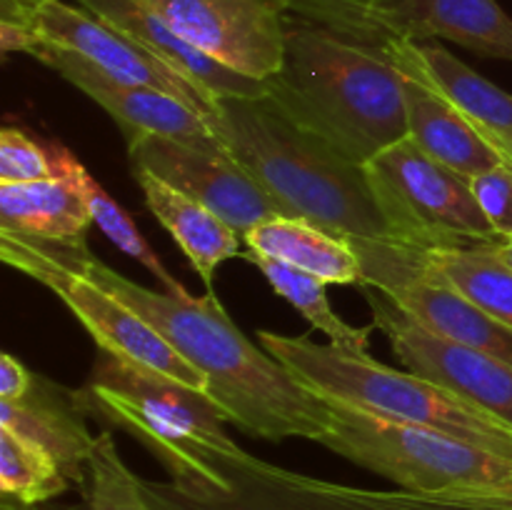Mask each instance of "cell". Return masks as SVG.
Returning a JSON list of instances; mask_svg holds the SVG:
<instances>
[{
    "mask_svg": "<svg viewBox=\"0 0 512 510\" xmlns=\"http://www.w3.org/2000/svg\"><path fill=\"white\" fill-rule=\"evenodd\" d=\"M55 250L158 330L203 375L208 398L235 428L273 443L325 438L333 420L328 400L300 383L263 345L258 348L230 320L213 290L200 298L150 290L115 273L88 248L55 245Z\"/></svg>",
    "mask_w": 512,
    "mask_h": 510,
    "instance_id": "1",
    "label": "cell"
},
{
    "mask_svg": "<svg viewBox=\"0 0 512 510\" xmlns=\"http://www.w3.org/2000/svg\"><path fill=\"white\" fill-rule=\"evenodd\" d=\"M208 123L285 215L348 240L400 243L365 165L293 123L268 95L215 100Z\"/></svg>",
    "mask_w": 512,
    "mask_h": 510,
    "instance_id": "2",
    "label": "cell"
},
{
    "mask_svg": "<svg viewBox=\"0 0 512 510\" xmlns=\"http://www.w3.org/2000/svg\"><path fill=\"white\" fill-rule=\"evenodd\" d=\"M268 98L300 128L365 165L408 138L405 75L378 48L290 13L283 68Z\"/></svg>",
    "mask_w": 512,
    "mask_h": 510,
    "instance_id": "3",
    "label": "cell"
},
{
    "mask_svg": "<svg viewBox=\"0 0 512 510\" xmlns=\"http://www.w3.org/2000/svg\"><path fill=\"white\" fill-rule=\"evenodd\" d=\"M75 398L88 418L143 443L185 498L230 493V473L250 455L225 433L228 420L208 393L130 358L100 350Z\"/></svg>",
    "mask_w": 512,
    "mask_h": 510,
    "instance_id": "4",
    "label": "cell"
},
{
    "mask_svg": "<svg viewBox=\"0 0 512 510\" xmlns=\"http://www.w3.org/2000/svg\"><path fill=\"white\" fill-rule=\"evenodd\" d=\"M260 345L325 400L395 423L425 425L512 460V425L465 403L450 390L378 363L368 350L315 343L308 335L260 330Z\"/></svg>",
    "mask_w": 512,
    "mask_h": 510,
    "instance_id": "5",
    "label": "cell"
},
{
    "mask_svg": "<svg viewBox=\"0 0 512 510\" xmlns=\"http://www.w3.org/2000/svg\"><path fill=\"white\" fill-rule=\"evenodd\" d=\"M330 403L320 445L340 458L418 493H512V460L488 448L413 423L375 418Z\"/></svg>",
    "mask_w": 512,
    "mask_h": 510,
    "instance_id": "6",
    "label": "cell"
},
{
    "mask_svg": "<svg viewBox=\"0 0 512 510\" xmlns=\"http://www.w3.org/2000/svg\"><path fill=\"white\" fill-rule=\"evenodd\" d=\"M155 510H512V493L375 490L295 473L248 455L230 473V493L185 498L170 483L143 480Z\"/></svg>",
    "mask_w": 512,
    "mask_h": 510,
    "instance_id": "7",
    "label": "cell"
},
{
    "mask_svg": "<svg viewBox=\"0 0 512 510\" xmlns=\"http://www.w3.org/2000/svg\"><path fill=\"white\" fill-rule=\"evenodd\" d=\"M0 258L5 265L58 295L70 313L93 335L98 350L130 358L163 375L180 380L188 388L208 393L203 375L175 353L173 345L155 328H150L138 313L115 298L93 275L65 263L53 243L18 233L0 225Z\"/></svg>",
    "mask_w": 512,
    "mask_h": 510,
    "instance_id": "8",
    "label": "cell"
},
{
    "mask_svg": "<svg viewBox=\"0 0 512 510\" xmlns=\"http://www.w3.org/2000/svg\"><path fill=\"white\" fill-rule=\"evenodd\" d=\"M290 13L350 40H450L485 58L512 60V18L495 0H288Z\"/></svg>",
    "mask_w": 512,
    "mask_h": 510,
    "instance_id": "9",
    "label": "cell"
},
{
    "mask_svg": "<svg viewBox=\"0 0 512 510\" xmlns=\"http://www.w3.org/2000/svg\"><path fill=\"white\" fill-rule=\"evenodd\" d=\"M365 170L400 243L450 248L500 240L475 200L470 180L425 155L410 138L380 150Z\"/></svg>",
    "mask_w": 512,
    "mask_h": 510,
    "instance_id": "10",
    "label": "cell"
},
{
    "mask_svg": "<svg viewBox=\"0 0 512 510\" xmlns=\"http://www.w3.org/2000/svg\"><path fill=\"white\" fill-rule=\"evenodd\" d=\"M350 245L365 268L363 288L388 295L430 333L485 350L512 365V330L425 268L420 248L390 240H350Z\"/></svg>",
    "mask_w": 512,
    "mask_h": 510,
    "instance_id": "11",
    "label": "cell"
},
{
    "mask_svg": "<svg viewBox=\"0 0 512 510\" xmlns=\"http://www.w3.org/2000/svg\"><path fill=\"white\" fill-rule=\"evenodd\" d=\"M180 38L235 73L268 80L283 68L288 0H143Z\"/></svg>",
    "mask_w": 512,
    "mask_h": 510,
    "instance_id": "12",
    "label": "cell"
},
{
    "mask_svg": "<svg viewBox=\"0 0 512 510\" xmlns=\"http://www.w3.org/2000/svg\"><path fill=\"white\" fill-rule=\"evenodd\" d=\"M373 325L383 330L405 370L450 390L465 403L512 425V365L485 350L455 343L400 310L375 288H363Z\"/></svg>",
    "mask_w": 512,
    "mask_h": 510,
    "instance_id": "13",
    "label": "cell"
},
{
    "mask_svg": "<svg viewBox=\"0 0 512 510\" xmlns=\"http://www.w3.org/2000/svg\"><path fill=\"white\" fill-rule=\"evenodd\" d=\"M130 168H143L208 205L243 238L255 225L285 215L268 190L228 153L148 135L128 145Z\"/></svg>",
    "mask_w": 512,
    "mask_h": 510,
    "instance_id": "14",
    "label": "cell"
},
{
    "mask_svg": "<svg viewBox=\"0 0 512 510\" xmlns=\"http://www.w3.org/2000/svg\"><path fill=\"white\" fill-rule=\"evenodd\" d=\"M30 55L98 103L118 123L125 145L148 135H160L195 148L223 150V143L210 128L208 115L165 90L113 78L80 55L53 45H35Z\"/></svg>",
    "mask_w": 512,
    "mask_h": 510,
    "instance_id": "15",
    "label": "cell"
},
{
    "mask_svg": "<svg viewBox=\"0 0 512 510\" xmlns=\"http://www.w3.org/2000/svg\"><path fill=\"white\" fill-rule=\"evenodd\" d=\"M30 28H33L35 45L70 50L113 78L165 90L205 115L213 108L208 98L183 75L73 0H43L35 8Z\"/></svg>",
    "mask_w": 512,
    "mask_h": 510,
    "instance_id": "16",
    "label": "cell"
},
{
    "mask_svg": "<svg viewBox=\"0 0 512 510\" xmlns=\"http://www.w3.org/2000/svg\"><path fill=\"white\" fill-rule=\"evenodd\" d=\"M73 3L83 5L85 10L135 40L150 55L170 65L175 73L193 83L208 98L210 105H215V100L220 98H263L268 95L263 80L235 73L228 65L205 55L203 50L180 38L143 0H73Z\"/></svg>",
    "mask_w": 512,
    "mask_h": 510,
    "instance_id": "17",
    "label": "cell"
},
{
    "mask_svg": "<svg viewBox=\"0 0 512 510\" xmlns=\"http://www.w3.org/2000/svg\"><path fill=\"white\" fill-rule=\"evenodd\" d=\"M88 415L78 405L75 390L35 373L28 393L18 400L0 398V428L48 450L68 480L85 490L88 458L95 438L85 423Z\"/></svg>",
    "mask_w": 512,
    "mask_h": 510,
    "instance_id": "18",
    "label": "cell"
},
{
    "mask_svg": "<svg viewBox=\"0 0 512 510\" xmlns=\"http://www.w3.org/2000/svg\"><path fill=\"white\" fill-rule=\"evenodd\" d=\"M380 50L398 65L400 73L435 90L440 98L448 100L465 118L485 130L495 143L512 140V95L475 73L443 45L398 40Z\"/></svg>",
    "mask_w": 512,
    "mask_h": 510,
    "instance_id": "19",
    "label": "cell"
},
{
    "mask_svg": "<svg viewBox=\"0 0 512 510\" xmlns=\"http://www.w3.org/2000/svg\"><path fill=\"white\" fill-rule=\"evenodd\" d=\"M405 75V73H403ZM408 138L440 165L470 180L500 163H510L505 150L455 105L435 90L405 75Z\"/></svg>",
    "mask_w": 512,
    "mask_h": 510,
    "instance_id": "20",
    "label": "cell"
},
{
    "mask_svg": "<svg viewBox=\"0 0 512 510\" xmlns=\"http://www.w3.org/2000/svg\"><path fill=\"white\" fill-rule=\"evenodd\" d=\"M130 170L135 175V183L143 190L150 213L173 235V240L180 245L190 265L198 270L208 290H213L215 270L225 260L243 258V250H240L243 238L200 200L190 198L188 193L173 188L148 170Z\"/></svg>",
    "mask_w": 512,
    "mask_h": 510,
    "instance_id": "21",
    "label": "cell"
},
{
    "mask_svg": "<svg viewBox=\"0 0 512 510\" xmlns=\"http://www.w3.org/2000/svg\"><path fill=\"white\" fill-rule=\"evenodd\" d=\"M245 248L305 270L328 285H365V268L348 238L305 218L275 215L243 235Z\"/></svg>",
    "mask_w": 512,
    "mask_h": 510,
    "instance_id": "22",
    "label": "cell"
},
{
    "mask_svg": "<svg viewBox=\"0 0 512 510\" xmlns=\"http://www.w3.org/2000/svg\"><path fill=\"white\" fill-rule=\"evenodd\" d=\"M93 215L73 178L0 183V225L68 248H88Z\"/></svg>",
    "mask_w": 512,
    "mask_h": 510,
    "instance_id": "23",
    "label": "cell"
},
{
    "mask_svg": "<svg viewBox=\"0 0 512 510\" xmlns=\"http://www.w3.org/2000/svg\"><path fill=\"white\" fill-rule=\"evenodd\" d=\"M420 260L512 330V268L495 255L493 243L420 248Z\"/></svg>",
    "mask_w": 512,
    "mask_h": 510,
    "instance_id": "24",
    "label": "cell"
},
{
    "mask_svg": "<svg viewBox=\"0 0 512 510\" xmlns=\"http://www.w3.org/2000/svg\"><path fill=\"white\" fill-rule=\"evenodd\" d=\"M243 258L253 263L265 275V280L273 285L275 293L288 300L315 330L328 335L330 343L348 350H368V340L375 325L355 328V325L345 323L340 315H335L328 300V290H325L328 283L305 273V270L293 268V265L280 263V260L268 258L263 253H253V250H243Z\"/></svg>",
    "mask_w": 512,
    "mask_h": 510,
    "instance_id": "25",
    "label": "cell"
},
{
    "mask_svg": "<svg viewBox=\"0 0 512 510\" xmlns=\"http://www.w3.org/2000/svg\"><path fill=\"white\" fill-rule=\"evenodd\" d=\"M58 460L40 445L0 428V493L25 505H40L70 488Z\"/></svg>",
    "mask_w": 512,
    "mask_h": 510,
    "instance_id": "26",
    "label": "cell"
},
{
    "mask_svg": "<svg viewBox=\"0 0 512 510\" xmlns=\"http://www.w3.org/2000/svg\"><path fill=\"white\" fill-rule=\"evenodd\" d=\"M75 183H78L80 193H83L85 203H88L90 215H93V223L108 235L110 243L115 245L118 250H123L125 255H130L133 260H138L145 270H150V275L160 280L165 293H173V295H183L188 293L183 283L173 278L168 273V268L163 265V260L155 255V250L150 248L148 240L140 235V230L135 228L133 218L115 203L113 198L108 195V190L88 173L83 163L75 168Z\"/></svg>",
    "mask_w": 512,
    "mask_h": 510,
    "instance_id": "27",
    "label": "cell"
},
{
    "mask_svg": "<svg viewBox=\"0 0 512 510\" xmlns=\"http://www.w3.org/2000/svg\"><path fill=\"white\" fill-rule=\"evenodd\" d=\"M80 160L58 140H40L23 128L0 130V183L73 178Z\"/></svg>",
    "mask_w": 512,
    "mask_h": 510,
    "instance_id": "28",
    "label": "cell"
},
{
    "mask_svg": "<svg viewBox=\"0 0 512 510\" xmlns=\"http://www.w3.org/2000/svg\"><path fill=\"white\" fill-rule=\"evenodd\" d=\"M88 510H155L143 490V480L120 458L113 435L105 430L95 438L88 458Z\"/></svg>",
    "mask_w": 512,
    "mask_h": 510,
    "instance_id": "29",
    "label": "cell"
},
{
    "mask_svg": "<svg viewBox=\"0 0 512 510\" xmlns=\"http://www.w3.org/2000/svg\"><path fill=\"white\" fill-rule=\"evenodd\" d=\"M470 190L498 238L512 235V163H500L470 178Z\"/></svg>",
    "mask_w": 512,
    "mask_h": 510,
    "instance_id": "30",
    "label": "cell"
},
{
    "mask_svg": "<svg viewBox=\"0 0 512 510\" xmlns=\"http://www.w3.org/2000/svg\"><path fill=\"white\" fill-rule=\"evenodd\" d=\"M43 0H0V48L3 53H30L35 45L33 20L35 8Z\"/></svg>",
    "mask_w": 512,
    "mask_h": 510,
    "instance_id": "31",
    "label": "cell"
},
{
    "mask_svg": "<svg viewBox=\"0 0 512 510\" xmlns=\"http://www.w3.org/2000/svg\"><path fill=\"white\" fill-rule=\"evenodd\" d=\"M35 373L25 363H20L15 355L3 353L0 355V398L3 400H18L33 385Z\"/></svg>",
    "mask_w": 512,
    "mask_h": 510,
    "instance_id": "32",
    "label": "cell"
},
{
    "mask_svg": "<svg viewBox=\"0 0 512 510\" xmlns=\"http://www.w3.org/2000/svg\"><path fill=\"white\" fill-rule=\"evenodd\" d=\"M493 250H495V255H498V258L503 260L505 265H508V268H512V235H508V238L495 240Z\"/></svg>",
    "mask_w": 512,
    "mask_h": 510,
    "instance_id": "33",
    "label": "cell"
},
{
    "mask_svg": "<svg viewBox=\"0 0 512 510\" xmlns=\"http://www.w3.org/2000/svg\"><path fill=\"white\" fill-rule=\"evenodd\" d=\"M3 510H35V505L18 503V500H13V498H8V495H3Z\"/></svg>",
    "mask_w": 512,
    "mask_h": 510,
    "instance_id": "34",
    "label": "cell"
},
{
    "mask_svg": "<svg viewBox=\"0 0 512 510\" xmlns=\"http://www.w3.org/2000/svg\"><path fill=\"white\" fill-rule=\"evenodd\" d=\"M500 148L505 150V155H508V160L512 163V140H508V143H500Z\"/></svg>",
    "mask_w": 512,
    "mask_h": 510,
    "instance_id": "35",
    "label": "cell"
}]
</instances>
